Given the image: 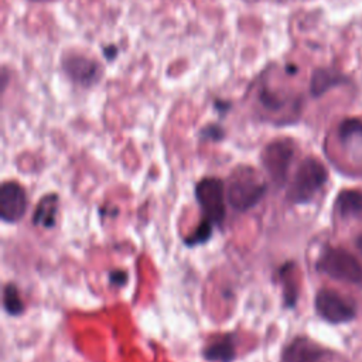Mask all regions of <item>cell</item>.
<instances>
[{"label": "cell", "instance_id": "12", "mask_svg": "<svg viewBox=\"0 0 362 362\" xmlns=\"http://www.w3.org/2000/svg\"><path fill=\"white\" fill-rule=\"evenodd\" d=\"M344 76L329 69H317L311 78V92L314 96H320L329 88L344 82Z\"/></svg>", "mask_w": 362, "mask_h": 362}, {"label": "cell", "instance_id": "3", "mask_svg": "<svg viewBox=\"0 0 362 362\" xmlns=\"http://www.w3.org/2000/svg\"><path fill=\"white\" fill-rule=\"evenodd\" d=\"M317 267L320 272L341 281H362V266L354 255L341 247H328L324 250L317 262Z\"/></svg>", "mask_w": 362, "mask_h": 362}, {"label": "cell", "instance_id": "1", "mask_svg": "<svg viewBox=\"0 0 362 362\" xmlns=\"http://www.w3.org/2000/svg\"><path fill=\"white\" fill-rule=\"evenodd\" d=\"M266 192V182L250 167H238L226 187V198L236 211L255 206Z\"/></svg>", "mask_w": 362, "mask_h": 362}, {"label": "cell", "instance_id": "10", "mask_svg": "<svg viewBox=\"0 0 362 362\" xmlns=\"http://www.w3.org/2000/svg\"><path fill=\"white\" fill-rule=\"evenodd\" d=\"M335 208L344 218H362V192L358 189L341 191Z\"/></svg>", "mask_w": 362, "mask_h": 362}, {"label": "cell", "instance_id": "4", "mask_svg": "<svg viewBox=\"0 0 362 362\" xmlns=\"http://www.w3.org/2000/svg\"><path fill=\"white\" fill-rule=\"evenodd\" d=\"M197 199L202 208L204 219L219 225L225 218V187L219 178H202L195 188Z\"/></svg>", "mask_w": 362, "mask_h": 362}, {"label": "cell", "instance_id": "2", "mask_svg": "<svg viewBox=\"0 0 362 362\" xmlns=\"http://www.w3.org/2000/svg\"><path fill=\"white\" fill-rule=\"evenodd\" d=\"M327 181V170L324 164L314 158L308 157L301 161L296 175L288 188L287 197L291 202L304 204L314 198V195L321 189Z\"/></svg>", "mask_w": 362, "mask_h": 362}, {"label": "cell", "instance_id": "7", "mask_svg": "<svg viewBox=\"0 0 362 362\" xmlns=\"http://www.w3.org/2000/svg\"><path fill=\"white\" fill-rule=\"evenodd\" d=\"M27 208L24 189L17 182H4L0 189V216L4 222H17Z\"/></svg>", "mask_w": 362, "mask_h": 362}, {"label": "cell", "instance_id": "18", "mask_svg": "<svg viewBox=\"0 0 362 362\" xmlns=\"http://www.w3.org/2000/svg\"><path fill=\"white\" fill-rule=\"evenodd\" d=\"M110 280L116 286H122V284L126 283V273L122 272V270H115V272L110 273Z\"/></svg>", "mask_w": 362, "mask_h": 362}, {"label": "cell", "instance_id": "21", "mask_svg": "<svg viewBox=\"0 0 362 362\" xmlns=\"http://www.w3.org/2000/svg\"><path fill=\"white\" fill-rule=\"evenodd\" d=\"M356 246H358V249H359V252H361V255H362V236H358V238H356Z\"/></svg>", "mask_w": 362, "mask_h": 362}, {"label": "cell", "instance_id": "20", "mask_svg": "<svg viewBox=\"0 0 362 362\" xmlns=\"http://www.w3.org/2000/svg\"><path fill=\"white\" fill-rule=\"evenodd\" d=\"M215 106L218 107V109H221V110H225V109H228V103L226 102H222V100H216V103H215Z\"/></svg>", "mask_w": 362, "mask_h": 362}, {"label": "cell", "instance_id": "13", "mask_svg": "<svg viewBox=\"0 0 362 362\" xmlns=\"http://www.w3.org/2000/svg\"><path fill=\"white\" fill-rule=\"evenodd\" d=\"M55 212H57V198L54 195L44 197L37 206L35 215L33 216V222L42 226H52Z\"/></svg>", "mask_w": 362, "mask_h": 362}, {"label": "cell", "instance_id": "16", "mask_svg": "<svg viewBox=\"0 0 362 362\" xmlns=\"http://www.w3.org/2000/svg\"><path fill=\"white\" fill-rule=\"evenodd\" d=\"M260 102L267 106L269 109H277L280 106V100L276 98L274 93L269 92L267 89H263L260 93Z\"/></svg>", "mask_w": 362, "mask_h": 362}, {"label": "cell", "instance_id": "19", "mask_svg": "<svg viewBox=\"0 0 362 362\" xmlns=\"http://www.w3.org/2000/svg\"><path fill=\"white\" fill-rule=\"evenodd\" d=\"M103 54H105V57L107 59H113L116 57V54H117V49H116L115 45H109V47L103 48Z\"/></svg>", "mask_w": 362, "mask_h": 362}, {"label": "cell", "instance_id": "15", "mask_svg": "<svg viewBox=\"0 0 362 362\" xmlns=\"http://www.w3.org/2000/svg\"><path fill=\"white\" fill-rule=\"evenodd\" d=\"M212 230V223L208 222L206 219H202L201 225L195 229V232L185 239L187 245H197V243H204L209 236Z\"/></svg>", "mask_w": 362, "mask_h": 362}, {"label": "cell", "instance_id": "6", "mask_svg": "<svg viewBox=\"0 0 362 362\" xmlns=\"http://www.w3.org/2000/svg\"><path fill=\"white\" fill-rule=\"evenodd\" d=\"M315 310L320 317L332 324L348 322L355 317L354 307L337 291L322 288L315 296Z\"/></svg>", "mask_w": 362, "mask_h": 362}, {"label": "cell", "instance_id": "14", "mask_svg": "<svg viewBox=\"0 0 362 362\" xmlns=\"http://www.w3.org/2000/svg\"><path fill=\"white\" fill-rule=\"evenodd\" d=\"M3 301H4V308L8 314L17 315L23 311V303L20 300L18 291L14 284H7L3 291Z\"/></svg>", "mask_w": 362, "mask_h": 362}, {"label": "cell", "instance_id": "8", "mask_svg": "<svg viewBox=\"0 0 362 362\" xmlns=\"http://www.w3.org/2000/svg\"><path fill=\"white\" fill-rule=\"evenodd\" d=\"M64 68L72 79L83 85H90L99 75V65L93 59L81 55L68 57L64 62Z\"/></svg>", "mask_w": 362, "mask_h": 362}, {"label": "cell", "instance_id": "11", "mask_svg": "<svg viewBox=\"0 0 362 362\" xmlns=\"http://www.w3.org/2000/svg\"><path fill=\"white\" fill-rule=\"evenodd\" d=\"M204 356L212 362H230L235 358V346L230 335L216 338L204 351Z\"/></svg>", "mask_w": 362, "mask_h": 362}, {"label": "cell", "instance_id": "9", "mask_svg": "<svg viewBox=\"0 0 362 362\" xmlns=\"http://www.w3.org/2000/svg\"><path fill=\"white\" fill-rule=\"evenodd\" d=\"M321 355V348L305 338H298L286 349L284 362H317Z\"/></svg>", "mask_w": 362, "mask_h": 362}, {"label": "cell", "instance_id": "5", "mask_svg": "<svg viewBox=\"0 0 362 362\" xmlns=\"http://www.w3.org/2000/svg\"><path fill=\"white\" fill-rule=\"evenodd\" d=\"M294 154L291 141L288 140H276L272 141L262 154V161L264 168L273 181L281 185L286 181L287 171Z\"/></svg>", "mask_w": 362, "mask_h": 362}, {"label": "cell", "instance_id": "17", "mask_svg": "<svg viewBox=\"0 0 362 362\" xmlns=\"http://www.w3.org/2000/svg\"><path fill=\"white\" fill-rule=\"evenodd\" d=\"M202 134H204L205 137L212 139V140H219V139H222V136H223V130H222L221 127L212 124V126L205 127V129L202 130Z\"/></svg>", "mask_w": 362, "mask_h": 362}]
</instances>
